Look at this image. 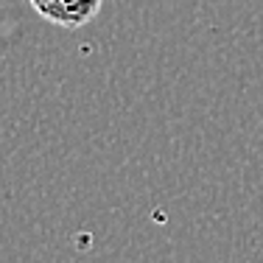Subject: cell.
Wrapping results in <instances>:
<instances>
[{
    "label": "cell",
    "mask_w": 263,
    "mask_h": 263,
    "mask_svg": "<svg viewBox=\"0 0 263 263\" xmlns=\"http://www.w3.org/2000/svg\"><path fill=\"white\" fill-rule=\"evenodd\" d=\"M42 20L59 28H81L96 20L104 0H28Z\"/></svg>",
    "instance_id": "cell-1"
}]
</instances>
